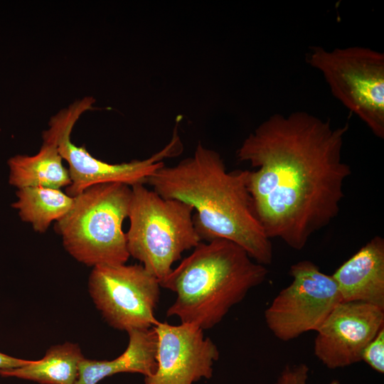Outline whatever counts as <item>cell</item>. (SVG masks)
<instances>
[{"mask_svg":"<svg viewBox=\"0 0 384 384\" xmlns=\"http://www.w3.org/2000/svg\"><path fill=\"white\" fill-rule=\"evenodd\" d=\"M348 129L296 111L271 115L244 139L237 158L255 168L248 189L270 239L301 250L338 215L351 174L342 160Z\"/></svg>","mask_w":384,"mask_h":384,"instance_id":"cell-1","label":"cell"},{"mask_svg":"<svg viewBox=\"0 0 384 384\" xmlns=\"http://www.w3.org/2000/svg\"><path fill=\"white\" fill-rule=\"evenodd\" d=\"M249 172L227 171L220 154L199 143L192 156L174 166H163L146 184L164 198L193 207L194 226L201 240L232 241L265 266L272 262V245L254 211Z\"/></svg>","mask_w":384,"mask_h":384,"instance_id":"cell-2","label":"cell"},{"mask_svg":"<svg viewBox=\"0 0 384 384\" xmlns=\"http://www.w3.org/2000/svg\"><path fill=\"white\" fill-rule=\"evenodd\" d=\"M267 274L265 265L232 241H201L159 282L161 287L176 294L166 316L202 330L212 329Z\"/></svg>","mask_w":384,"mask_h":384,"instance_id":"cell-3","label":"cell"},{"mask_svg":"<svg viewBox=\"0 0 384 384\" xmlns=\"http://www.w3.org/2000/svg\"><path fill=\"white\" fill-rule=\"evenodd\" d=\"M73 198L71 210L54 226L66 251L92 267L125 264L130 256L122 225L132 188L122 183L96 184Z\"/></svg>","mask_w":384,"mask_h":384,"instance_id":"cell-4","label":"cell"},{"mask_svg":"<svg viewBox=\"0 0 384 384\" xmlns=\"http://www.w3.org/2000/svg\"><path fill=\"white\" fill-rule=\"evenodd\" d=\"M131 188L127 250L160 282L183 252L202 241L194 226V210L183 201L161 197L145 184Z\"/></svg>","mask_w":384,"mask_h":384,"instance_id":"cell-5","label":"cell"},{"mask_svg":"<svg viewBox=\"0 0 384 384\" xmlns=\"http://www.w3.org/2000/svg\"><path fill=\"white\" fill-rule=\"evenodd\" d=\"M306 61L321 73L332 95L383 139L384 54L361 46H314Z\"/></svg>","mask_w":384,"mask_h":384,"instance_id":"cell-6","label":"cell"},{"mask_svg":"<svg viewBox=\"0 0 384 384\" xmlns=\"http://www.w3.org/2000/svg\"><path fill=\"white\" fill-rule=\"evenodd\" d=\"M90 97L74 102L51 117L49 128L43 133L53 139L63 158L68 162L71 183L66 193L75 197L86 188L100 183H122L132 187L146 184L148 178L165 165L164 160L181 154L183 144L175 127L170 142L147 159L110 164L92 156L85 146H78L70 139L74 125L85 111L92 108Z\"/></svg>","mask_w":384,"mask_h":384,"instance_id":"cell-7","label":"cell"},{"mask_svg":"<svg viewBox=\"0 0 384 384\" xmlns=\"http://www.w3.org/2000/svg\"><path fill=\"white\" fill-rule=\"evenodd\" d=\"M160 288L159 280L141 264L96 266L88 279L90 294L105 320L127 332L156 324Z\"/></svg>","mask_w":384,"mask_h":384,"instance_id":"cell-8","label":"cell"},{"mask_svg":"<svg viewBox=\"0 0 384 384\" xmlns=\"http://www.w3.org/2000/svg\"><path fill=\"white\" fill-rule=\"evenodd\" d=\"M292 283L283 289L265 310L267 326L278 339L288 341L309 331H316L341 302L331 275L309 260L290 267Z\"/></svg>","mask_w":384,"mask_h":384,"instance_id":"cell-9","label":"cell"},{"mask_svg":"<svg viewBox=\"0 0 384 384\" xmlns=\"http://www.w3.org/2000/svg\"><path fill=\"white\" fill-rule=\"evenodd\" d=\"M152 328L157 336V368L145 377L144 384H193L211 378L219 351L203 330L190 324L159 321Z\"/></svg>","mask_w":384,"mask_h":384,"instance_id":"cell-10","label":"cell"},{"mask_svg":"<svg viewBox=\"0 0 384 384\" xmlns=\"http://www.w3.org/2000/svg\"><path fill=\"white\" fill-rule=\"evenodd\" d=\"M383 327V309L364 302H341L316 331L314 354L330 369L354 364Z\"/></svg>","mask_w":384,"mask_h":384,"instance_id":"cell-11","label":"cell"},{"mask_svg":"<svg viewBox=\"0 0 384 384\" xmlns=\"http://www.w3.org/2000/svg\"><path fill=\"white\" fill-rule=\"evenodd\" d=\"M342 302L384 310V239L375 236L331 274Z\"/></svg>","mask_w":384,"mask_h":384,"instance_id":"cell-12","label":"cell"},{"mask_svg":"<svg viewBox=\"0 0 384 384\" xmlns=\"http://www.w3.org/2000/svg\"><path fill=\"white\" fill-rule=\"evenodd\" d=\"M126 350L111 361L84 358L79 363L75 384H97L105 378L119 373H138L145 377L153 375L157 368V336L153 328L127 331Z\"/></svg>","mask_w":384,"mask_h":384,"instance_id":"cell-13","label":"cell"},{"mask_svg":"<svg viewBox=\"0 0 384 384\" xmlns=\"http://www.w3.org/2000/svg\"><path fill=\"white\" fill-rule=\"evenodd\" d=\"M42 137L43 144L37 154L15 155L7 161L9 183L17 189L36 186L60 189L71 183L56 143L44 133Z\"/></svg>","mask_w":384,"mask_h":384,"instance_id":"cell-14","label":"cell"},{"mask_svg":"<svg viewBox=\"0 0 384 384\" xmlns=\"http://www.w3.org/2000/svg\"><path fill=\"white\" fill-rule=\"evenodd\" d=\"M84 358L78 344L66 342L51 346L41 359L31 361L17 368L0 371V375L41 384H75L79 363Z\"/></svg>","mask_w":384,"mask_h":384,"instance_id":"cell-15","label":"cell"},{"mask_svg":"<svg viewBox=\"0 0 384 384\" xmlns=\"http://www.w3.org/2000/svg\"><path fill=\"white\" fill-rule=\"evenodd\" d=\"M13 208L22 221L31 224L36 232L45 233L52 222L58 221L73 208L74 198L60 189L48 187L18 188Z\"/></svg>","mask_w":384,"mask_h":384,"instance_id":"cell-16","label":"cell"},{"mask_svg":"<svg viewBox=\"0 0 384 384\" xmlns=\"http://www.w3.org/2000/svg\"><path fill=\"white\" fill-rule=\"evenodd\" d=\"M365 361L375 371L384 373V327L381 328L374 338L366 346L361 354Z\"/></svg>","mask_w":384,"mask_h":384,"instance_id":"cell-17","label":"cell"},{"mask_svg":"<svg viewBox=\"0 0 384 384\" xmlns=\"http://www.w3.org/2000/svg\"><path fill=\"white\" fill-rule=\"evenodd\" d=\"M309 368L304 363L287 366L279 375L275 384H307Z\"/></svg>","mask_w":384,"mask_h":384,"instance_id":"cell-18","label":"cell"},{"mask_svg":"<svg viewBox=\"0 0 384 384\" xmlns=\"http://www.w3.org/2000/svg\"><path fill=\"white\" fill-rule=\"evenodd\" d=\"M31 361L12 357L0 352V371L17 368L28 364Z\"/></svg>","mask_w":384,"mask_h":384,"instance_id":"cell-19","label":"cell"},{"mask_svg":"<svg viewBox=\"0 0 384 384\" xmlns=\"http://www.w3.org/2000/svg\"><path fill=\"white\" fill-rule=\"evenodd\" d=\"M329 384H339V383H338V380H332V381H331L330 383H329Z\"/></svg>","mask_w":384,"mask_h":384,"instance_id":"cell-20","label":"cell"}]
</instances>
